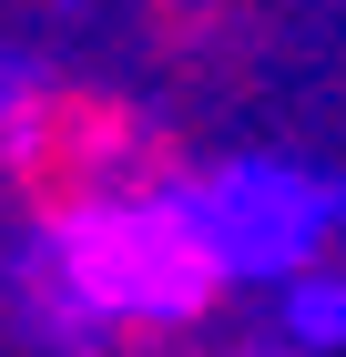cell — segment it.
Segmentation results:
<instances>
[{
	"label": "cell",
	"instance_id": "1",
	"mask_svg": "<svg viewBox=\"0 0 346 357\" xmlns=\"http://www.w3.org/2000/svg\"><path fill=\"white\" fill-rule=\"evenodd\" d=\"M0 174L41 235H72L112 204H153V194L204 184L184 143L102 82H10L0 92Z\"/></svg>",
	"mask_w": 346,
	"mask_h": 357
},
{
	"label": "cell",
	"instance_id": "2",
	"mask_svg": "<svg viewBox=\"0 0 346 357\" xmlns=\"http://www.w3.org/2000/svg\"><path fill=\"white\" fill-rule=\"evenodd\" d=\"M41 255L72 275V296L102 317V337L112 327H173V337H194L214 306H224V286H235L224 245H214L204 215H194V184L153 194V204H112V215L72 225V235H41Z\"/></svg>",
	"mask_w": 346,
	"mask_h": 357
},
{
	"label": "cell",
	"instance_id": "3",
	"mask_svg": "<svg viewBox=\"0 0 346 357\" xmlns=\"http://www.w3.org/2000/svg\"><path fill=\"white\" fill-rule=\"evenodd\" d=\"M194 215H204V235L224 245L235 275H306V245L336 225V194L285 164H224L194 184Z\"/></svg>",
	"mask_w": 346,
	"mask_h": 357
},
{
	"label": "cell",
	"instance_id": "4",
	"mask_svg": "<svg viewBox=\"0 0 346 357\" xmlns=\"http://www.w3.org/2000/svg\"><path fill=\"white\" fill-rule=\"evenodd\" d=\"M295 337H316V347L346 337V275H306L295 286Z\"/></svg>",
	"mask_w": 346,
	"mask_h": 357
}]
</instances>
